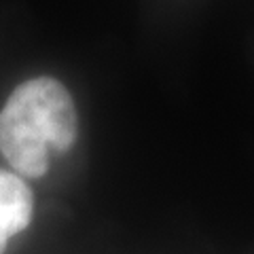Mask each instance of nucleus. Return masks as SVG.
<instances>
[{"mask_svg":"<svg viewBox=\"0 0 254 254\" xmlns=\"http://www.w3.org/2000/svg\"><path fill=\"white\" fill-rule=\"evenodd\" d=\"M72 95L51 76L21 83L0 110V153L21 176L41 178L49 170V148L66 153L76 142Z\"/></svg>","mask_w":254,"mask_h":254,"instance_id":"obj_1","label":"nucleus"},{"mask_svg":"<svg viewBox=\"0 0 254 254\" xmlns=\"http://www.w3.org/2000/svg\"><path fill=\"white\" fill-rule=\"evenodd\" d=\"M34 197L19 176L0 170V254H4L9 237L30 225Z\"/></svg>","mask_w":254,"mask_h":254,"instance_id":"obj_2","label":"nucleus"}]
</instances>
